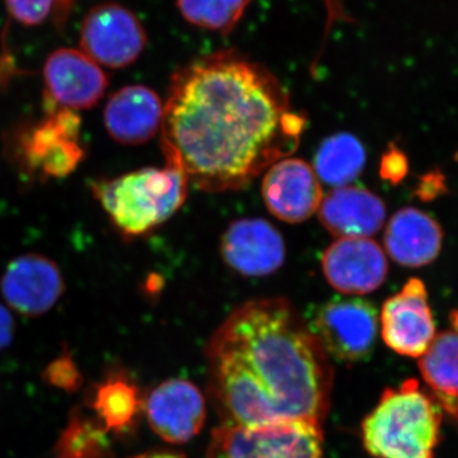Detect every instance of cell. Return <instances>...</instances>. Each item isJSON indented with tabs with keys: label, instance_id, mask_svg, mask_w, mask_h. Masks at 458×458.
<instances>
[{
	"label": "cell",
	"instance_id": "20",
	"mask_svg": "<svg viewBox=\"0 0 458 458\" xmlns=\"http://www.w3.org/2000/svg\"><path fill=\"white\" fill-rule=\"evenodd\" d=\"M366 165V150L354 135L340 132L327 138L315 157L318 180L334 188L351 185Z\"/></svg>",
	"mask_w": 458,
	"mask_h": 458
},
{
	"label": "cell",
	"instance_id": "3",
	"mask_svg": "<svg viewBox=\"0 0 458 458\" xmlns=\"http://www.w3.org/2000/svg\"><path fill=\"white\" fill-rule=\"evenodd\" d=\"M442 410L415 379L387 388L361 423V442L377 458H434Z\"/></svg>",
	"mask_w": 458,
	"mask_h": 458
},
{
	"label": "cell",
	"instance_id": "14",
	"mask_svg": "<svg viewBox=\"0 0 458 458\" xmlns=\"http://www.w3.org/2000/svg\"><path fill=\"white\" fill-rule=\"evenodd\" d=\"M322 271L328 284L348 295L372 293L387 278V259L370 238H337L324 252Z\"/></svg>",
	"mask_w": 458,
	"mask_h": 458
},
{
	"label": "cell",
	"instance_id": "9",
	"mask_svg": "<svg viewBox=\"0 0 458 458\" xmlns=\"http://www.w3.org/2000/svg\"><path fill=\"white\" fill-rule=\"evenodd\" d=\"M42 78L47 106L71 111L95 107L108 87L102 66L74 47L53 51L45 60Z\"/></svg>",
	"mask_w": 458,
	"mask_h": 458
},
{
	"label": "cell",
	"instance_id": "4",
	"mask_svg": "<svg viewBox=\"0 0 458 458\" xmlns=\"http://www.w3.org/2000/svg\"><path fill=\"white\" fill-rule=\"evenodd\" d=\"M189 180L177 168H141L92 183L95 198L123 237L146 236L185 203Z\"/></svg>",
	"mask_w": 458,
	"mask_h": 458
},
{
	"label": "cell",
	"instance_id": "6",
	"mask_svg": "<svg viewBox=\"0 0 458 458\" xmlns=\"http://www.w3.org/2000/svg\"><path fill=\"white\" fill-rule=\"evenodd\" d=\"M304 321L327 357L342 363L366 361L375 351L378 311L363 298L354 295L331 298L312 306Z\"/></svg>",
	"mask_w": 458,
	"mask_h": 458
},
{
	"label": "cell",
	"instance_id": "26",
	"mask_svg": "<svg viewBox=\"0 0 458 458\" xmlns=\"http://www.w3.org/2000/svg\"><path fill=\"white\" fill-rule=\"evenodd\" d=\"M77 3L78 0H53L50 20L57 32H63L66 29Z\"/></svg>",
	"mask_w": 458,
	"mask_h": 458
},
{
	"label": "cell",
	"instance_id": "24",
	"mask_svg": "<svg viewBox=\"0 0 458 458\" xmlns=\"http://www.w3.org/2000/svg\"><path fill=\"white\" fill-rule=\"evenodd\" d=\"M12 20L26 27L40 26L51 16L53 0H5Z\"/></svg>",
	"mask_w": 458,
	"mask_h": 458
},
{
	"label": "cell",
	"instance_id": "8",
	"mask_svg": "<svg viewBox=\"0 0 458 458\" xmlns=\"http://www.w3.org/2000/svg\"><path fill=\"white\" fill-rule=\"evenodd\" d=\"M148 36L140 18L116 2L96 4L84 16L80 49L98 65L122 69L140 59Z\"/></svg>",
	"mask_w": 458,
	"mask_h": 458
},
{
	"label": "cell",
	"instance_id": "2",
	"mask_svg": "<svg viewBox=\"0 0 458 458\" xmlns=\"http://www.w3.org/2000/svg\"><path fill=\"white\" fill-rule=\"evenodd\" d=\"M209 393L223 426H321L333 369L306 321L285 298L237 307L207 346Z\"/></svg>",
	"mask_w": 458,
	"mask_h": 458
},
{
	"label": "cell",
	"instance_id": "11",
	"mask_svg": "<svg viewBox=\"0 0 458 458\" xmlns=\"http://www.w3.org/2000/svg\"><path fill=\"white\" fill-rule=\"evenodd\" d=\"M0 292L9 309L25 318H40L64 294V276L59 265L47 256L21 255L5 267Z\"/></svg>",
	"mask_w": 458,
	"mask_h": 458
},
{
	"label": "cell",
	"instance_id": "29",
	"mask_svg": "<svg viewBox=\"0 0 458 458\" xmlns=\"http://www.w3.org/2000/svg\"><path fill=\"white\" fill-rule=\"evenodd\" d=\"M450 322L452 328L458 331V311H454L450 316Z\"/></svg>",
	"mask_w": 458,
	"mask_h": 458
},
{
	"label": "cell",
	"instance_id": "28",
	"mask_svg": "<svg viewBox=\"0 0 458 458\" xmlns=\"http://www.w3.org/2000/svg\"><path fill=\"white\" fill-rule=\"evenodd\" d=\"M134 458H185L181 454H172V452H150V454H140Z\"/></svg>",
	"mask_w": 458,
	"mask_h": 458
},
{
	"label": "cell",
	"instance_id": "16",
	"mask_svg": "<svg viewBox=\"0 0 458 458\" xmlns=\"http://www.w3.org/2000/svg\"><path fill=\"white\" fill-rule=\"evenodd\" d=\"M165 104L155 90L141 84L117 89L107 99L104 125L123 146H140L161 131Z\"/></svg>",
	"mask_w": 458,
	"mask_h": 458
},
{
	"label": "cell",
	"instance_id": "12",
	"mask_svg": "<svg viewBox=\"0 0 458 458\" xmlns=\"http://www.w3.org/2000/svg\"><path fill=\"white\" fill-rule=\"evenodd\" d=\"M143 408L153 432L172 445H182L197 437L207 419L203 394L182 378L167 379L157 386Z\"/></svg>",
	"mask_w": 458,
	"mask_h": 458
},
{
	"label": "cell",
	"instance_id": "7",
	"mask_svg": "<svg viewBox=\"0 0 458 458\" xmlns=\"http://www.w3.org/2000/svg\"><path fill=\"white\" fill-rule=\"evenodd\" d=\"M322 427L284 423L262 428L222 426L212 433L208 458H324Z\"/></svg>",
	"mask_w": 458,
	"mask_h": 458
},
{
	"label": "cell",
	"instance_id": "10",
	"mask_svg": "<svg viewBox=\"0 0 458 458\" xmlns=\"http://www.w3.org/2000/svg\"><path fill=\"white\" fill-rule=\"evenodd\" d=\"M379 325L386 345L397 354L420 358L428 351L436 337V324L420 279H410L399 293L386 301Z\"/></svg>",
	"mask_w": 458,
	"mask_h": 458
},
{
	"label": "cell",
	"instance_id": "27",
	"mask_svg": "<svg viewBox=\"0 0 458 458\" xmlns=\"http://www.w3.org/2000/svg\"><path fill=\"white\" fill-rule=\"evenodd\" d=\"M16 322L8 307L0 303V352L7 349L14 339Z\"/></svg>",
	"mask_w": 458,
	"mask_h": 458
},
{
	"label": "cell",
	"instance_id": "25",
	"mask_svg": "<svg viewBox=\"0 0 458 458\" xmlns=\"http://www.w3.org/2000/svg\"><path fill=\"white\" fill-rule=\"evenodd\" d=\"M408 158L399 148L391 147L386 152L381 164V176L390 182H400L408 174Z\"/></svg>",
	"mask_w": 458,
	"mask_h": 458
},
{
	"label": "cell",
	"instance_id": "22",
	"mask_svg": "<svg viewBox=\"0 0 458 458\" xmlns=\"http://www.w3.org/2000/svg\"><path fill=\"white\" fill-rule=\"evenodd\" d=\"M249 0H176L181 16L190 25L214 32H228L242 17Z\"/></svg>",
	"mask_w": 458,
	"mask_h": 458
},
{
	"label": "cell",
	"instance_id": "13",
	"mask_svg": "<svg viewBox=\"0 0 458 458\" xmlns=\"http://www.w3.org/2000/svg\"><path fill=\"white\" fill-rule=\"evenodd\" d=\"M261 194L267 210L291 225L311 218L324 199L321 181L313 167L302 159L289 157L267 168Z\"/></svg>",
	"mask_w": 458,
	"mask_h": 458
},
{
	"label": "cell",
	"instance_id": "17",
	"mask_svg": "<svg viewBox=\"0 0 458 458\" xmlns=\"http://www.w3.org/2000/svg\"><path fill=\"white\" fill-rule=\"evenodd\" d=\"M318 218L337 238H369L386 221L384 201L369 190L346 185L322 199Z\"/></svg>",
	"mask_w": 458,
	"mask_h": 458
},
{
	"label": "cell",
	"instance_id": "23",
	"mask_svg": "<svg viewBox=\"0 0 458 458\" xmlns=\"http://www.w3.org/2000/svg\"><path fill=\"white\" fill-rule=\"evenodd\" d=\"M105 432L87 421H73L60 441L62 458H110Z\"/></svg>",
	"mask_w": 458,
	"mask_h": 458
},
{
	"label": "cell",
	"instance_id": "18",
	"mask_svg": "<svg viewBox=\"0 0 458 458\" xmlns=\"http://www.w3.org/2000/svg\"><path fill=\"white\" fill-rule=\"evenodd\" d=\"M442 245L439 223L415 208L399 210L386 228V250L403 267H426L438 258Z\"/></svg>",
	"mask_w": 458,
	"mask_h": 458
},
{
	"label": "cell",
	"instance_id": "1",
	"mask_svg": "<svg viewBox=\"0 0 458 458\" xmlns=\"http://www.w3.org/2000/svg\"><path fill=\"white\" fill-rule=\"evenodd\" d=\"M306 125L276 75L221 50L172 75L162 150L201 191H237L294 153Z\"/></svg>",
	"mask_w": 458,
	"mask_h": 458
},
{
	"label": "cell",
	"instance_id": "5",
	"mask_svg": "<svg viewBox=\"0 0 458 458\" xmlns=\"http://www.w3.org/2000/svg\"><path fill=\"white\" fill-rule=\"evenodd\" d=\"M18 171L32 181L64 179L86 157L82 119L75 111L47 107L41 120L20 126L8 143Z\"/></svg>",
	"mask_w": 458,
	"mask_h": 458
},
{
	"label": "cell",
	"instance_id": "19",
	"mask_svg": "<svg viewBox=\"0 0 458 458\" xmlns=\"http://www.w3.org/2000/svg\"><path fill=\"white\" fill-rule=\"evenodd\" d=\"M419 369L434 403L458 426V331L452 328L434 337Z\"/></svg>",
	"mask_w": 458,
	"mask_h": 458
},
{
	"label": "cell",
	"instance_id": "21",
	"mask_svg": "<svg viewBox=\"0 0 458 458\" xmlns=\"http://www.w3.org/2000/svg\"><path fill=\"white\" fill-rule=\"evenodd\" d=\"M143 400L135 387L123 377H113L98 388L93 409L104 423L105 430L123 432L131 427L138 417Z\"/></svg>",
	"mask_w": 458,
	"mask_h": 458
},
{
	"label": "cell",
	"instance_id": "15",
	"mask_svg": "<svg viewBox=\"0 0 458 458\" xmlns=\"http://www.w3.org/2000/svg\"><path fill=\"white\" fill-rule=\"evenodd\" d=\"M221 254L227 267L241 276H270L284 264V240L264 219H240L223 234Z\"/></svg>",
	"mask_w": 458,
	"mask_h": 458
}]
</instances>
